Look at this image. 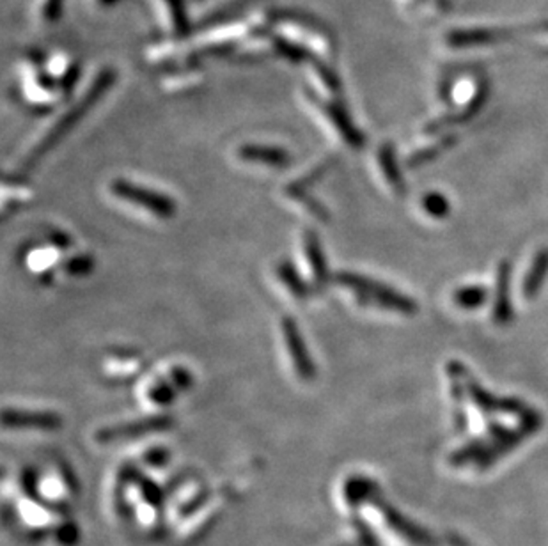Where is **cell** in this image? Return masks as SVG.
I'll return each mask as SVG.
<instances>
[{
  "instance_id": "1",
  "label": "cell",
  "mask_w": 548,
  "mask_h": 546,
  "mask_svg": "<svg viewBox=\"0 0 548 546\" xmlns=\"http://www.w3.org/2000/svg\"><path fill=\"white\" fill-rule=\"evenodd\" d=\"M114 82H116V71L114 69L107 68V69H103L101 73H98V77L95 79V82L91 84V88L88 89V93L80 98V101L75 106H71L59 119V123H55L51 126L49 134L36 144V148L27 154V158L23 162L25 169H33L45 154H49L51 149L55 148L82 121V117L105 97V93L108 91V88Z\"/></svg>"
},
{
  "instance_id": "2",
  "label": "cell",
  "mask_w": 548,
  "mask_h": 546,
  "mask_svg": "<svg viewBox=\"0 0 548 546\" xmlns=\"http://www.w3.org/2000/svg\"><path fill=\"white\" fill-rule=\"evenodd\" d=\"M336 281L349 290L357 300L362 305H371L393 312H401V314H415L417 312V303L413 298L406 297L393 290L387 284H382L378 281H373L369 277L353 273V272H339L336 275Z\"/></svg>"
},
{
  "instance_id": "3",
  "label": "cell",
  "mask_w": 548,
  "mask_h": 546,
  "mask_svg": "<svg viewBox=\"0 0 548 546\" xmlns=\"http://www.w3.org/2000/svg\"><path fill=\"white\" fill-rule=\"evenodd\" d=\"M110 192L116 198L123 199L134 206L150 211L151 215H156L158 218H172L178 209L174 199L126 180H114L110 183Z\"/></svg>"
},
{
  "instance_id": "4",
  "label": "cell",
  "mask_w": 548,
  "mask_h": 546,
  "mask_svg": "<svg viewBox=\"0 0 548 546\" xmlns=\"http://www.w3.org/2000/svg\"><path fill=\"white\" fill-rule=\"evenodd\" d=\"M461 380L467 391V396L478 406L479 412L485 415H494V413H506V415H516V417H525L533 408H529L524 401L516 397H498L483 389L476 378L470 375V371L461 364Z\"/></svg>"
},
{
  "instance_id": "5",
  "label": "cell",
  "mask_w": 548,
  "mask_h": 546,
  "mask_svg": "<svg viewBox=\"0 0 548 546\" xmlns=\"http://www.w3.org/2000/svg\"><path fill=\"white\" fill-rule=\"evenodd\" d=\"M172 424H174L172 419L165 417V415L146 417L141 421H132V422H123L117 426L103 428L97 433V440L103 444H110V442H117V440H132V439H139V437H148L153 433L167 431L169 428H172Z\"/></svg>"
},
{
  "instance_id": "6",
  "label": "cell",
  "mask_w": 548,
  "mask_h": 546,
  "mask_svg": "<svg viewBox=\"0 0 548 546\" xmlns=\"http://www.w3.org/2000/svg\"><path fill=\"white\" fill-rule=\"evenodd\" d=\"M283 338L288 347L292 364L295 367V373L302 382H311L316 378V366L309 355V349L305 347V341L302 338L299 325L292 318H283L281 321Z\"/></svg>"
},
{
  "instance_id": "7",
  "label": "cell",
  "mask_w": 548,
  "mask_h": 546,
  "mask_svg": "<svg viewBox=\"0 0 548 546\" xmlns=\"http://www.w3.org/2000/svg\"><path fill=\"white\" fill-rule=\"evenodd\" d=\"M2 424L5 428H16V430H45L53 431L60 428L62 421L59 413L53 412H42V410H4L2 413Z\"/></svg>"
},
{
  "instance_id": "8",
  "label": "cell",
  "mask_w": 548,
  "mask_h": 546,
  "mask_svg": "<svg viewBox=\"0 0 548 546\" xmlns=\"http://www.w3.org/2000/svg\"><path fill=\"white\" fill-rule=\"evenodd\" d=\"M309 98L312 99L318 105V108L329 117L332 126L338 130V134L343 137V141L348 144L349 148L360 149L364 146V135L351 123L347 110L339 103L323 101V99L318 98L316 95H311V93H309Z\"/></svg>"
},
{
  "instance_id": "9",
  "label": "cell",
  "mask_w": 548,
  "mask_h": 546,
  "mask_svg": "<svg viewBox=\"0 0 548 546\" xmlns=\"http://www.w3.org/2000/svg\"><path fill=\"white\" fill-rule=\"evenodd\" d=\"M511 264L502 261L498 264L497 277H496V297H494V321L504 327L513 321V301H511Z\"/></svg>"
},
{
  "instance_id": "10",
  "label": "cell",
  "mask_w": 548,
  "mask_h": 546,
  "mask_svg": "<svg viewBox=\"0 0 548 546\" xmlns=\"http://www.w3.org/2000/svg\"><path fill=\"white\" fill-rule=\"evenodd\" d=\"M238 156L244 162L249 163H259L272 169H286L292 165L293 158L286 149L274 148V146H255V144H246L238 149Z\"/></svg>"
},
{
  "instance_id": "11",
  "label": "cell",
  "mask_w": 548,
  "mask_h": 546,
  "mask_svg": "<svg viewBox=\"0 0 548 546\" xmlns=\"http://www.w3.org/2000/svg\"><path fill=\"white\" fill-rule=\"evenodd\" d=\"M303 248H305V257H307L309 268L312 272L314 284L318 288H321L327 282V279H329V266H327V259L323 255V248H321L320 238L316 236V233L305 231V235H303Z\"/></svg>"
},
{
  "instance_id": "12",
  "label": "cell",
  "mask_w": 548,
  "mask_h": 546,
  "mask_svg": "<svg viewBox=\"0 0 548 546\" xmlns=\"http://www.w3.org/2000/svg\"><path fill=\"white\" fill-rule=\"evenodd\" d=\"M548 275V248H543L536 252L533 264L529 266L527 275L524 277L522 282V295L527 300L536 298V295L542 292Z\"/></svg>"
},
{
  "instance_id": "13",
  "label": "cell",
  "mask_w": 548,
  "mask_h": 546,
  "mask_svg": "<svg viewBox=\"0 0 548 546\" xmlns=\"http://www.w3.org/2000/svg\"><path fill=\"white\" fill-rule=\"evenodd\" d=\"M378 162H380V167H382V172H384L387 183L393 187V190L396 194L403 196L404 190H406V183H404V178L401 174L395 148L389 143L382 144V148L378 151Z\"/></svg>"
},
{
  "instance_id": "14",
  "label": "cell",
  "mask_w": 548,
  "mask_h": 546,
  "mask_svg": "<svg viewBox=\"0 0 548 546\" xmlns=\"http://www.w3.org/2000/svg\"><path fill=\"white\" fill-rule=\"evenodd\" d=\"M488 300V290L485 286H463L452 293V303L460 309H478Z\"/></svg>"
},
{
  "instance_id": "15",
  "label": "cell",
  "mask_w": 548,
  "mask_h": 546,
  "mask_svg": "<svg viewBox=\"0 0 548 546\" xmlns=\"http://www.w3.org/2000/svg\"><path fill=\"white\" fill-rule=\"evenodd\" d=\"M452 144H456V137L454 135H449L444 137L442 141H439L437 144L430 146V148L419 149L417 153H413L410 158H408V167L412 169H417V167H423L430 162H433L437 156L444 154L448 149L452 148Z\"/></svg>"
},
{
  "instance_id": "16",
  "label": "cell",
  "mask_w": 548,
  "mask_h": 546,
  "mask_svg": "<svg viewBox=\"0 0 548 546\" xmlns=\"http://www.w3.org/2000/svg\"><path fill=\"white\" fill-rule=\"evenodd\" d=\"M277 275H279V279L286 284V288L290 290V293H292L293 297L305 298L309 295V288H307L305 281L300 277L292 263L283 261V263L277 266Z\"/></svg>"
},
{
  "instance_id": "17",
  "label": "cell",
  "mask_w": 548,
  "mask_h": 546,
  "mask_svg": "<svg viewBox=\"0 0 548 546\" xmlns=\"http://www.w3.org/2000/svg\"><path fill=\"white\" fill-rule=\"evenodd\" d=\"M171 11V18H172V27H174V34L178 38H185L190 34V22H189V14H187V5L185 0H165Z\"/></svg>"
},
{
  "instance_id": "18",
  "label": "cell",
  "mask_w": 548,
  "mask_h": 546,
  "mask_svg": "<svg viewBox=\"0 0 548 546\" xmlns=\"http://www.w3.org/2000/svg\"><path fill=\"white\" fill-rule=\"evenodd\" d=\"M274 49L277 50L281 55H284L286 59H290L292 62H312L316 57L305 49V47H300L295 45L284 38H274Z\"/></svg>"
},
{
  "instance_id": "19",
  "label": "cell",
  "mask_w": 548,
  "mask_h": 546,
  "mask_svg": "<svg viewBox=\"0 0 548 546\" xmlns=\"http://www.w3.org/2000/svg\"><path fill=\"white\" fill-rule=\"evenodd\" d=\"M423 209L433 218H446L450 213V204L444 194L432 192L423 198Z\"/></svg>"
},
{
  "instance_id": "20",
  "label": "cell",
  "mask_w": 548,
  "mask_h": 546,
  "mask_svg": "<svg viewBox=\"0 0 548 546\" xmlns=\"http://www.w3.org/2000/svg\"><path fill=\"white\" fill-rule=\"evenodd\" d=\"M176 391L178 389L171 382L158 380L154 385H151L148 396H150L151 403H154V404H171L176 396Z\"/></svg>"
},
{
  "instance_id": "21",
  "label": "cell",
  "mask_w": 548,
  "mask_h": 546,
  "mask_svg": "<svg viewBox=\"0 0 548 546\" xmlns=\"http://www.w3.org/2000/svg\"><path fill=\"white\" fill-rule=\"evenodd\" d=\"M311 64L314 66V71H316L318 79L323 82V86H325L327 89H330L332 93H338L339 88H341V82H339V79L336 77V73H334L327 64H323V62L318 60V59H314Z\"/></svg>"
},
{
  "instance_id": "22",
  "label": "cell",
  "mask_w": 548,
  "mask_h": 546,
  "mask_svg": "<svg viewBox=\"0 0 548 546\" xmlns=\"http://www.w3.org/2000/svg\"><path fill=\"white\" fill-rule=\"evenodd\" d=\"M93 268V257L91 255H79L73 257L68 264L66 270L70 275H86Z\"/></svg>"
},
{
  "instance_id": "23",
  "label": "cell",
  "mask_w": 548,
  "mask_h": 546,
  "mask_svg": "<svg viewBox=\"0 0 548 546\" xmlns=\"http://www.w3.org/2000/svg\"><path fill=\"white\" fill-rule=\"evenodd\" d=\"M169 382L178 389V391H187L192 387V375L183 369V367H174L169 375Z\"/></svg>"
},
{
  "instance_id": "24",
  "label": "cell",
  "mask_w": 548,
  "mask_h": 546,
  "mask_svg": "<svg viewBox=\"0 0 548 546\" xmlns=\"http://www.w3.org/2000/svg\"><path fill=\"white\" fill-rule=\"evenodd\" d=\"M62 2H64V0H45L42 14H43V18H45L49 23L55 22V20H59L60 11H62Z\"/></svg>"
}]
</instances>
